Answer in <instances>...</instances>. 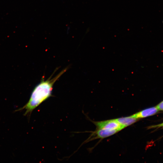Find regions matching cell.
<instances>
[{"mask_svg": "<svg viewBox=\"0 0 163 163\" xmlns=\"http://www.w3.org/2000/svg\"><path fill=\"white\" fill-rule=\"evenodd\" d=\"M156 107L158 110H163V101L157 105Z\"/></svg>", "mask_w": 163, "mask_h": 163, "instance_id": "8992f818", "label": "cell"}, {"mask_svg": "<svg viewBox=\"0 0 163 163\" xmlns=\"http://www.w3.org/2000/svg\"><path fill=\"white\" fill-rule=\"evenodd\" d=\"M163 127V123L160 124H158V125H155L152 126L150 127V128H152L153 127Z\"/></svg>", "mask_w": 163, "mask_h": 163, "instance_id": "52a82bcc", "label": "cell"}, {"mask_svg": "<svg viewBox=\"0 0 163 163\" xmlns=\"http://www.w3.org/2000/svg\"><path fill=\"white\" fill-rule=\"evenodd\" d=\"M94 123L98 129L117 130L120 131L125 127L117 121L115 119L99 122H94Z\"/></svg>", "mask_w": 163, "mask_h": 163, "instance_id": "7a4b0ae2", "label": "cell"}, {"mask_svg": "<svg viewBox=\"0 0 163 163\" xmlns=\"http://www.w3.org/2000/svg\"><path fill=\"white\" fill-rule=\"evenodd\" d=\"M118 131L115 129H98L94 132L91 136H94L95 138L103 139L112 136Z\"/></svg>", "mask_w": 163, "mask_h": 163, "instance_id": "3957f363", "label": "cell"}, {"mask_svg": "<svg viewBox=\"0 0 163 163\" xmlns=\"http://www.w3.org/2000/svg\"><path fill=\"white\" fill-rule=\"evenodd\" d=\"M67 70V68H66L54 77L52 78V75L46 80L42 78L33 89L28 102L16 111L24 109V115H30L35 108L52 96L54 84Z\"/></svg>", "mask_w": 163, "mask_h": 163, "instance_id": "6da1fadb", "label": "cell"}, {"mask_svg": "<svg viewBox=\"0 0 163 163\" xmlns=\"http://www.w3.org/2000/svg\"><path fill=\"white\" fill-rule=\"evenodd\" d=\"M158 111L155 107L147 108L137 112L131 116L132 117L139 119L152 115L156 113Z\"/></svg>", "mask_w": 163, "mask_h": 163, "instance_id": "277c9868", "label": "cell"}, {"mask_svg": "<svg viewBox=\"0 0 163 163\" xmlns=\"http://www.w3.org/2000/svg\"><path fill=\"white\" fill-rule=\"evenodd\" d=\"M115 119L118 123L125 127L131 125L138 120L137 119L132 117L131 116Z\"/></svg>", "mask_w": 163, "mask_h": 163, "instance_id": "5b68a950", "label": "cell"}]
</instances>
